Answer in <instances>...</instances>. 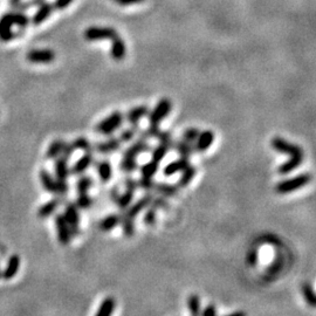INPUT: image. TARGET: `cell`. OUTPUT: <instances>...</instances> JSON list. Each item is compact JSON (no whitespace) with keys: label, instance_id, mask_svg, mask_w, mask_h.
Instances as JSON below:
<instances>
[{"label":"cell","instance_id":"6da1fadb","mask_svg":"<svg viewBox=\"0 0 316 316\" xmlns=\"http://www.w3.org/2000/svg\"><path fill=\"white\" fill-rule=\"evenodd\" d=\"M311 181H312L311 174L298 175V176L293 178H288V179L279 181V183L275 185V192L279 193V195H287V193L303 189V187L307 186Z\"/></svg>","mask_w":316,"mask_h":316},{"label":"cell","instance_id":"7a4b0ae2","mask_svg":"<svg viewBox=\"0 0 316 316\" xmlns=\"http://www.w3.org/2000/svg\"><path fill=\"white\" fill-rule=\"evenodd\" d=\"M124 122V115L121 111L111 112L105 120L99 122L95 127V131L102 136H111L115 131H117L122 127Z\"/></svg>","mask_w":316,"mask_h":316},{"label":"cell","instance_id":"3957f363","mask_svg":"<svg viewBox=\"0 0 316 316\" xmlns=\"http://www.w3.org/2000/svg\"><path fill=\"white\" fill-rule=\"evenodd\" d=\"M154 195H152L151 192H146V195H144L142 197V198H140L137 202H135L133 204L128 206V208L124 210L123 213L121 214L122 219H127V220H130V221H135V218L139 215L140 213H142L144 210L148 208L150 205V203H151V199Z\"/></svg>","mask_w":316,"mask_h":316},{"label":"cell","instance_id":"277c9868","mask_svg":"<svg viewBox=\"0 0 316 316\" xmlns=\"http://www.w3.org/2000/svg\"><path fill=\"white\" fill-rule=\"evenodd\" d=\"M172 110V102L169 99H162L152 110L149 111V124L159 126L165 117L170 115Z\"/></svg>","mask_w":316,"mask_h":316},{"label":"cell","instance_id":"5b68a950","mask_svg":"<svg viewBox=\"0 0 316 316\" xmlns=\"http://www.w3.org/2000/svg\"><path fill=\"white\" fill-rule=\"evenodd\" d=\"M118 35L116 30L112 27H96L87 28L84 32V39L88 41H100V40H112Z\"/></svg>","mask_w":316,"mask_h":316},{"label":"cell","instance_id":"8992f818","mask_svg":"<svg viewBox=\"0 0 316 316\" xmlns=\"http://www.w3.org/2000/svg\"><path fill=\"white\" fill-rule=\"evenodd\" d=\"M64 217L67 221L68 226L70 228L71 236L76 237L80 234V214L79 209L75 205V203H67L65 206Z\"/></svg>","mask_w":316,"mask_h":316},{"label":"cell","instance_id":"52a82bcc","mask_svg":"<svg viewBox=\"0 0 316 316\" xmlns=\"http://www.w3.org/2000/svg\"><path fill=\"white\" fill-rule=\"evenodd\" d=\"M272 148L279 154L288 155V156H303V150L301 146L293 144L288 140L281 139V137H274L271 142Z\"/></svg>","mask_w":316,"mask_h":316},{"label":"cell","instance_id":"ba28073f","mask_svg":"<svg viewBox=\"0 0 316 316\" xmlns=\"http://www.w3.org/2000/svg\"><path fill=\"white\" fill-rule=\"evenodd\" d=\"M54 221H55L56 231H58L59 243L64 246L70 245V242H71V237L73 236H71L70 228V226H68V224H67V221H66L64 214L62 213L56 214Z\"/></svg>","mask_w":316,"mask_h":316},{"label":"cell","instance_id":"9c48e42d","mask_svg":"<svg viewBox=\"0 0 316 316\" xmlns=\"http://www.w3.org/2000/svg\"><path fill=\"white\" fill-rule=\"evenodd\" d=\"M151 150V146H150L148 140L140 139L139 137L133 144L128 146V148L123 151V157H129V158H136L137 156L145 154Z\"/></svg>","mask_w":316,"mask_h":316},{"label":"cell","instance_id":"30bf717a","mask_svg":"<svg viewBox=\"0 0 316 316\" xmlns=\"http://www.w3.org/2000/svg\"><path fill=\"white\" fill-rule=\"evenodd\" d=\"M122 144H123V143L121 142L118 137L112 136L110 139L103 140V142L96 143L95 146H93V148L96 152H99V154L101 155H110L118 151V150L121 149Z\"/></svg>","mask_w":316,"mask_h":316},{"label":"cell","instance_id":"8fae6325","mask_svg":"<svg viewBox=\"0 0 316 316\" xmlns=\"http://www.w3.org/2000/svg\"><path fill=\"white\" fill-rule=\"evenodd\" d=\"M27 60L32 64H51L55 60V53L52 49H32L28 52Z\"/></svg>","mask_w":316,"mask_h":316},{"label":"cell","instance_id":"7c38bea8","mask_svg":"<svg viewBox=\"0 0 316 316\" xmlns=\"http://www.w3.org/2000/svg\"><path fill=\"white\" fill-rule=\"evenodd\" d=\"M13 25L14 24L13 18H12V12H7V13L2 14V17L0 18V40L1 41H11L15 36L13 31H12Z\"/></svg>","mask_w":316,"mask_h":316},{"label":"cell","instance_id":"4fadbf2b","mask_svg":"<svg viewBox=\"0 0 316 316\" xmlns=\"http://www.w3.org/2000/svg\"><path fill=\"white\" fill-rule=\"evenodd\" d=\"M214 133L212 130H204L202 133H199L198 137L193 143L195 145V150L198 152H205L211 148V145L214 142Z\"/></svg>","mask_w":316,"mask_h":316},{"label":"cell","instance_id":"5bb4252c","mask_svg":"<svg viewBox=\"0 0 316 316\" xmlns=\"http://www.w3.org/2000/svg\"><path fill=\"white\" fill-rule=\"evenodd\" d=\"M94 163V155L93 152H84L82 157H80L76 162L74 163L73 167L70 168V175L74 176H80L83 175L88 169L92 167Z\"/></svg>","mask_w":316,"mask_h":316},{"label":"cell","instance_id":"9a60e30c","mask_svg":"<svg viewBox=\"0 0 316 316\" xmlns=\"http://www.w3.org/2000/svg\"><path fill=\"white\" fill-rule=\"evenodd\" d=\"M54 171H55V179L58 180H67L68 177L70 176V169L68 165L70 159L65 158L64 156H59L58 158L54 159Z\"/></svg>","mask_w":316,"mask_h":316},{"label":"cell","instance_id":"2e32d148","mask_svg":"<svg viewBox=\"0 0 316 316\" xmlns=\"http://www.w3.org/2000/svg\"><path fill=\"white\" fill-rule=\"evenodd\" d=\"M150 109L146 105H137V107L131 108L126 114V120L129 124H140V120L146 117L149 115Z\"/></svg>","mask_w":316,"mask_h":316},{"label":"cell","instance_id":"e0dca14e","mask_svg":"<svg viewBox=\"0 0 316 316\" xmlns=\"http://www.w3.org/2000/svg\"><path fill=\"white\" fill-rule=\"evenodd\" d=\"M37 7H39V8L36 9V12L33 14L32 19H31L32 24L35 25V26H37V25H40V24H42L43 21H46L47 19L51 17L52 12L54 11V7H53V4H51V2H46L45 1L43 4H41L40 6H37Z\"/></svg>","mask_w":316,"mask_h":316},{"label":"cell","instance_id":"ac0fdd59","mask_svg":"<svg viewBox=\"0 0 316 316\" xmlns=\"http://www.w3.org/2000/svg\"><path fill=\"white\" fill-rule=\"evenodd\" d=\"M189 164H190L189 158L180 157L179 159H176V161L169 163V164L165 165L164 169H163V175H164L165 177L175 176V175L178 174V172L183 171Z\"/></svg>","mask_w":316,"mask_h":316},{"label":"cell","instance_id":"d6986e66","mask_svg":"<svg viewBox=\"0 0 316 316\" xmlns=\"http://www.w3.org/2000/svg\"><path fill=\"white\" fill-rule=\"evenodd\" d=\"M127 54V47L126 42L121 39L120 36H116L112 39L111 47H110V56L115 61H122L126 58Z\"/></svg>","mask_w":316,"mask_h":316},{"label":"cell","instance_id":"ffe728a7","mask_svg":"<svg viewBox=\"0 0 316 316\" xmlns=\"http://www.w3.org/2000/svg\"><path fill=\"white\" fill-rule=\"evenodd\" d=\"M19 268H20V258H19V255L14 254V255L9 256L5 270L1 272L2 279L4 280L13 279L15 275L18 274Z\"/></svg>","mask_w":316,"mask_h":316},{"label":"cell","instance_id":"44dd1931","mask_svg":"<svg viewBox=\"0 0 316 316\" xmlns=\"http://www.w3.org/2000/svg\"><path fill=\"white\" fill-rule=\"evenodd\" d=\"M60 203H61V198L59 197V198H53V199L49 200V202L42 204L39 208V210H37V217L41 218V219L49 218L51 215L55 213V211L58 210Z\"/></svg>","mask_w":316,"mask_h":316},{"label":"cell","instance_id":"7402d4cb","mask_svg":"<svg viewBox=\"0 0 316 316\" xmlns=\"http://www.w3.org/2000/svg\"><path fill=\"white\" fill-rule=\"evenodd\" d=\"M39 178L40 183L43 189H45L47 192L53 193V195H56V179L55 177H53V175L46 169H42L39 172Z\"/></svg>","mask_w":316,"mask_h":316},{"label":"cell","instance_id":"603a6c76","mask_svg":"<svg viewBox=\"0 0 316 316\" xmlns=\"http://www.w3.org/2000/svg\"><path fill=\"white\" fill-rule=\"evenodd\" d=\"M303 162V156H290L289 159H287L286 162L282 163L279 168H278V172L280 175H288L294 170H296Z\"/></svg>","mask_w":316,"mask_h":316},{"label":"cell","instance_id":"cb8c5ba5","mask_svg":"<svg viewBox=\"0 0 316 316\" xmlns=\"http://www.w3.org/2000/svg\"><path fill=\"white\" fill-rule=\"evenodd\" d=\"M96 172L102 183H109L112 178V165L108 161L96 163Z\"/></svg>","mask_w":316,"mask_h":316},{"label":"cell","instance_id":"d4e9b609","mask_svg":"<svg viewBox=\"0 0 316 316\" xmlns=\"http://www.w3.org/2000/svg\"><path fill=\"white\" fill-rule=\"evenodd\" d=\"M172 150L177 151L178 155H179L180 157H184V158H190L191 155L196 151L195 145H193L192 143L186 142V140H176V142L174 140Z\"/></svg>","mask_w":316,"mask_h":316},{"label":"cell","instance_id":"484cf974","mask_svg":"<svg viewBox=\"0 0 316 316\" xmlns=\"http://www.w3.org/2000/svg\"><path fill=\"white\" fill-rule=\"evenodd\" d=\"M135 192L136 190L134 189H129V187H126V191H124L123 193H118L116 199L114 200L115 204L117 205V208L122 210V211H124L128 206H129L131 203H133L134 200V197H135Z\"/></svg>","mask_w":316,"mask_h":316},{"label":"cell","instance_id":"4316f807","mask_svg":"<svg viewBox=\"0 0 316 316\" xmlns=\"http://www.w3.org/2000/svg\"><path fill=\"white\" fill-rule=\"evenodd\" d=\"M121 221H122L121 214L111 213L107 215V217H105L101 221H100V228H101V231H103V232H110V231L114 230V228H116L118 225L121 224Z\"/></svg>","mask_w":316,"mask_h":316},{"label":"cell","instance_id":"83f0119b","mask_svg":"<svg viewBox=\"0 0 316 316\" xmlns=\"http://www.w3.org/2000/svg\"><path fill=\"white\" fill-rule=\"evenodd\" d=\"M154 191L161 195L165 198H169V197H175L178 195V191H179V187L175 184H170V183H156L155 181V186H154Z\"/></svg>","mask_w":316,"mask_h":316},{"label":"cell","instance_id":"f1b7e54d","mask_svg":"<svg viewBox=\"0 0 316 316\" xmlns=\"http://www.w3.org/2000/svg\"><path fill=\"white\" fill-rule=\"evenodd\" d=\"M197 169L193 165L189 164L187 167L181 171V176L179 177V180H178L177 186L178 187H186L189 186V184L193 180V178L196 177Z\"/></svg>","mask_w":316,"mask_h":316},{"label":"cell","instance_id":"f546056e","mask_svg":"<svg viewBox=\"0 0 316 316\" xmlns=\"http://www.w3.org/2000/svg\"><path fill=\"white\" fill-rule=\"evenodd\" d=\"M65 144L66 142L64 140H53L46 151V159H48V161H54L55 158H58L59 156L61 155Z\"/></svg>","mask_w":316,"mask_h":316},{"label":"cell","instance_id":"4dcf8cb0","mask_svg":"<svg viewBox=\"0 0 316 316\" xmlns=\"http://www.w3.org/2000/svg\"><path fill=\"white\" fill-rule=\"evenodd\" d=\"M115 308H116V301H115V299L111 298V296H108V298H105L101 302L98 312H96V316L111 315L112 313L115 312Z\"/></svg>","mask_w":316,"mask_h":316},{"label":"cell","instance_id":"1f68e13d","mask_svg":"<svg viewBox=\"0 0 316 316\" xmlns=\"http://www.w3.org/2000/svg\"><path fill=\"white\" fill-rule=\"evenodd\" d=\"M139 131H140L139 124H130L129 128H127V129H123L121 131L118 139H120L122 143H129L131 140H134L136 135H139Z\"/></svg>","mask_w":316,"mask_h":316},{"label":"cell","instance_id":"d6a6232c","mask_svg":"<svg viewBox=\"0 0 316 316\" xmlns=\"http://www.w3.org/2000/svg\"><path fill=\"white\" fill-rule=\"evenodd\" d=\"M159 164H161V163L152 161V159L148 163H144V164L140 168V175H142V177L154 178L155 175L157 174L159 170Z\"/></svg>","mask_w":316,"mask_h":316},{"label":"cell","instance_id":"836d02e7","mask_svg":"<svg viewBox=\"0 0 316 316\" xmlns=\"http://www.w3.org/2000/svg\"><path fill=\"white\" fill-rule=\"evenodd\" d=\"M169 151H170V148H169L167 144L159 143L158 145H156L155 148L151 150V159L152 161L161 163L163 159L167 157Z\"/></svg>","mask_w":316,"mask_h":316},{"label":"cell","instance_id":"e575fe53","mask_svg":"<svg viewBox=\"0 0 316 316\" xmlns=\"http://www.w3.org/2000/svg\"><path fill=\"white\" fill-rule=\"evenodd\" d=\"M92 177L87 175H80V178L76 181V191L77 193H88L90 187H93Z\"/></svg>","mask_w":316,"mask_h":316},{"label":"cell","instance_id":"d590c367","mask_svg":"<svg viewBox=\"0 0 316 316\" xmlns=\"http://www.w3.org/2000/svg\"><path fill=\"white\" fill-rule=\"evenodd\" d=\"M301 290H302V295H303V299H305V301L308 303L311 307H315L316 306V295H315V292L314 289H313L312 284L306 282L302 284L301 287Z\"/></svg>","mask_w":316,"mask_h":316},{"label":"cell","instance_id":"8d00e7d4","mask_svg":"<svg viewBox=\"0 0 316 316\" xmlns=\"http://www.w3.org/2000/svg\"><path fill=\"white\" fill-rule=\"evenodd\" d=\"M121 171H123L124 174H131V172L136 171L139 169V163H137L136 158H129L123 157L118 165Z\"/></svg>","mask_w":316,"mask_h":316},{"label":"cell","instance_id":"74e56055","mask_svg":"<svg viewBox=\"0 0 316 316\" xmlns=\"http://www.w3.org/2000/svg\"><path fill=\"white\" fill-rule=\"evenodd\" d=\"M157 211L158 210L154 205L150 204L148 208L144 210V217H143V223L145 226H154L157 219Z\"/></svg>","mask_w":316,"mask_h":316},{"label":"cell","instance_id":"f35d334b","mask_svg":"<svg viewBox=\"0 0 316 316\" xmlns=\"http://www.w3.org/2000/svg\"><path fill=\"white\" fill-rule=\"evenodd\" d=\"M12 18H13V24L20 28H26L31 21L28 15L20 11H12Z\"/></svg>","mask_w":316,"mask_h":316},{"label":"cell","instance_id":"ab89813d","mask_svg":"<svg viewBox=\"0 0 316 316\" xmlns=\"http://www.w3.org/2000/svg\"><path fill=\"white\" fill-rule=\"evenodd\" d=\"M73 144L75 150H82L84 152H93V145L86 137H77L76 140H73Z\"/></svg>","mask_w":316,"mask_h":316},{"label":"cell","instance_id":"60d3db41","mask_svg":"<svg viewBox=\"0 0 316 316\" xmlns=\"http://www.w3.org/2000/svg\"><path fill=\"white\" fill-rule=\"evenodd\" d=\"M75 205L77 206V209L81 210H87L89 209L90 206L93 205V199L88 193H79L77 196L76 202H75Z\"/></svg>","mask_w":316,"mask_h":316},{"label":"cell","instance_id":"b9f144b4","mask_svg":"<svg viewBox=\"0 0 316 316\" xmlns=\"http://www.w3.org/2000/svg\"><path fill=\"white\" fill-rule=\"evenodd\" d=\"M187 307H189V311L192 315H198L200 314V299L198 295L196 294H192V295L189 296L187 299Z\"/></svg>","mask_w":316,"mask_h":316},{"label":"cell","instance_id":"7bdbcfd3","mask_svg":"<svg viewBox=\"0 0 316 316\" xmlns=\"http://www.w3.org/2000/svg\"><path fill=\"white\" fill-rule=\"evenodd\" d=\"M155 181L152 178L149 177H140L139 180H137V187L140 190L145 191V192H152L154 191Z\"/></svg>","mask_w":316,"mask_h":316},{"label":"cell","instance_id":"ee69618b","mask_svg":"<svg viewBox=\"0 0 316 316\" xmlns=\"http://www.w3.org/2000/svg\"><path fill=\"white\" fill-rule=\"evenodd\" d=\"M122 230H123V234L128 238L133 237L135 234V221L127 220V219H122L121 221Z\"/></svg>","mask_w":316,"mask_h":316},{"label":"cell","instance_id":"f6af8a7d","mask_svg":"<svg viewBox=\"0 0 316 316\" xmlns=\"http://www.w3.org/2000/svg\"><path fill=\"white\" fill-rule=\"evenodd\" d=\"M200 131L197 129V128H187V129L184 131L183 135H181V140H186V142L189 143H195V140H197V137H198Z\"/></svg>","mask_w":316,"mask_h":316},{"label":"cell","instance_id":"bcb514c9","mask_svg":"<svg viewBox=\"0 0 316 316\" xmlns=\"http://www.w3.org/2000/svg\"><path fill=\"white\" fill-rule=\"evenodd\" d=\"M159 140V143H163V144H167L170 150H172V145H174V137H172L170 131H163L161 130V133L158 134L157 139Z\"/></svg>","mask_w":316,"mask_h":316},{"label":"cell","instance_id":"7dc6e473","mask_svg":"<svg viewBox=\"0 0 316 316\" xmlns=\"http://www.w3.org/2000/svg\"><path fill=\"white\" fill-rule=\"evenodd\" d=\"M150 204L154 205L157 210H165V209L169 208L167 199H165V197H163V196H159V197L154 196L152 197L151 203H150Z\"/></svg>","mask_w":316,"mask_h":316},{"label":"cell","instance_id":"c3c4849f","mask_svg":"<svg viewBox=\"0 0 316 316\" xmlns=\"http://www.w3.org/2000/svg\"><path fill=\"white\" fill-rule=\"evenodd\" d=\"M75 151H76V150H75V148H74L73 142H71V143L66 142V144L64 146V149H62V152H61L60 156H64L65 158L70 159L71 157V155H73Z\"/></svg>","mask_w":316,"mask_h":316},{"label":"cell","instance_id":"681fc988","mask_svg":"<svg viewBox=\"0 0 316 316\" xmlns=\"http://www.w3.org/2000/svg\"><path fill=\"white\" fill-rule=\"evenodd\" d=\"M258 260H259V253L256 249H252V251L248 252V254H247V265L248 266H255L258 264Z\"/></svg>","mask_w":316,"mask_h":316},{"label":"cell","instance_id":"f907efd6","mask_svg":"<svg viewBox=\"0 0 316 316\" xmlns=\"http://www.w3.org/2000/svg\"><path fill=\"white\" fill-rule=\"evenodd\" d=\"M73 1L74 0H55L54 4H53V7H54V9H58V11H64Z\"/></svg>","mask_w":316,"mask_h":316},{"label":"cell","instance_id":"816d5d0a","mask_svg":"<svg viewBox=\"0 0 316 316\" xmlns=\"http://www.w3.org/2000/svg\"><path fill=\"white\" fill-rule=\"evenodd\" d=\"M200 314L205 316H214L217 315V309H215L214 305H208L205 307L204 311H200Z\"/></svg>","mask_w":316,"mask_h":316},{"label":"cell","instance_id":"f5cc1de1","mask_svg":"<svg viewBox=\"0 0 316 316\" xmlns=\"http://www.w3.org/2000/svg\"><path fill=\"white\" fill-rule=\"evenodd\" d=\"M115 1L121 6H129L134 4H140V2L144 1V0H115Z\"/></svg>","mask_w":316,"mask_h":316},{"label":"cell","instance_id":"db71d44e","mask_svg":"<svg viewBox=\"0 0 316 316\" xmlns=\"http://www.w3.org/2000/svg\"><path fill=\"white\" fill-rule=\"evenodd\" d=\"M46 0H30V5H31V7H37V6H40L41 4H43V2H45Z\"/></svg>","mask_w":316,"mask_h":316},{"label":"cell","instance_id":"11a10c76","mask_svg":"<svg viewBox=\"0 0 316 316\" xmlns=\"http://www.w3.org/2000/svg\"><path fill=\"white\" fill-rule=\"evenodd\" d=\"M231 315H232V316H234V315H242V316H244V315H246V314H245V313H244V312H234V313H232V314H231Z\"/></svg>","mask_w":316,"mask_h":316},{"label":"cell","instance_id":"9f6ffc18","mask_svg":"<svg viewBox=\"0 0 316 316\" xmlns=\"http://www.w3.org/2000/svg\"><path fill=\"white\" fill-rule=\"evenodd\" d=\"M17 1H19V0H9V4H14V2H17Z\"/></svg>","mask_w":316,"mask_h":316},{"label":"cell","instance_id":"6f0895ef","mask_svg":"<svg viewBox=\"0 0 316 316\" xmlns=\"http://www.w3.org/2000/svg\"><path fill=\"white\" fill-rule=\"evenodd\" d=\"M0 279H2V273H1V272H0Z\"/></svg>","mask_w":316,"mask_h":316}]
</instances>
